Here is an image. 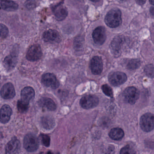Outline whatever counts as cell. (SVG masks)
<instances>
[{
	"label": "cell",
	"instance_id": "836d02e7",
	"mask_svg": "<svg viewBox=\"0 0 154 154\" xmlns=\"http://www.w3.org/2000/svg\"><path fill=\"white\" fill-rule=\"evenodd\" d=\"M154 8H153V7H151V8H150V13H151V14H152V16H154Z\"/></svg>",
	"mask_w": 154,
	"mask_h": 154
},
{
	"label": "cell",
	"instance_id": "6da1fadb",
	"mask_svg": "<svg viewBox=\"0 0 154 154\" xmlns=\"http://www.w3.org/2000/svg\"><path fill=\"white\" fill-rule=\"evenodd\" d=\"M121 11L118 8H113L110 10L105 17L106 25L112 28L117 27L121 24Z\"/></svg>",
	"mask_w": 154,
	"mask_h": 154
},
{
	"label": "cell",
	"instance_id": "e0dca14e",
	"mask_svg": "<svg viewBox=\"0 0 154 154\" xmlns=\"http://www.w3.org/2000/svg\"><path fill=\"white\" fill-rule=\"evenodd\" d=\"M12 114V110L10 106L4 104L0 109V122L4 124L8 123Z\"/></svg>",
	"mask_w": 154,
	"mask_h": 154
},
{
	"label": "cell",
	"instance_id": "4dcf8cb0",
	"mask_svg": "<svg viewBox=\"0 0 154 154\" xmlns=\"http://www.w3.org/2000/svg\"><path fill=\"white\" fill-rule=\"evenodd\" d=\"M134 153L135 152H133V150L129 145H127L122 148L120 152V154H132Z\"/></svg>",
	"mask_w": 154,
	"mask_h": 154
},
{
	"label": "cell",
	"instance_id": "9c48e42d",
	"mask_svg": "<svg viewBox=\"0 0 154 154\" xmlns=\"http://www.w3.org/2000/svg\"><path fill=\"white\" fill-rule=\"evenodd\" d=\"M42 82L47 87L56 89L59 86V83L54 75L47 73L42 75Z\"/></svg>",
	"mask_w": 154,
	"mask_h": 154
},
{
	"label": "cell",
	"instance_id": "7a4b0ae2",
	"mask_svg": "<svg viewBox=\"0 0 154 154\" xmlns=\"http://www.w3.org/2000/svg\"><path fill=\"white\" fill-rule=\"evenodd\" d=\"M23 145L27 151L29 152H35L39 147V140L35 134L29 133L24 138Z\"/></svg>",
	"mask_w": 154,
	"mask_h": 154
},
{
	"label": "cell",
	"instance_id": "603a6c76",
	"mask_svg": "<svg viewBox=\"0 0 154 154\" xmlns=\"http://www.w3.org/2000/svg\"><path fill=\"white\" fill-rule=\"evenodd\" d=\"M84 42V37L82 36H78L75 38L74 42V47L76 50H81L82 48L83 45V43Z\"/></svg>",
	"mask_w": 154,
	"mask_h": 154
},
{
	"label": "cell",
	"instance_id": "f1b7e54d",
	"mask_svg": "<svg viewBox=\"0 0 154 154\" xmlns=\"http://www.w3.org/2000/svg\"><path fill=\"white\" fill-rule=\"evenodd\" d=\"M40 136L42 144L45 146H49L50 143V137L48 135H45V134H41Z\"/></svg>",
	"mask_w": 154,
	"mask_h": 154
},
{
	"label": "cell",
	"instance_id": "277c9868",
	"mask_svg": "<svg viewBox=\"0 0 154 154\" xmlns=\"http://www.w3.org/2000/svg\"><path fill=\"white\" fill-rule=\"evenodd\" d=\"M140 125L142 130L149 132L154 129V115L152 113H146L141 116Z\"/></svg>",
	"mask_w": 154,
	"mask_h": 154
},
{
	"label": "cell",
	"instance_id": "4316f807",
	"mask_svg": "<svg viewBox=\"0 0 154 154\" xmlns=\"http://www.w3.org/2000/svg\"><path fill=\"white\" fill-rule=\"evenodd\" d=\"M102 90L103 93L110 97H113V92L112 89L108 85H103L102 86Z\"/></svg>",
	"mask_w": 154,
	"mask_h": 154
},
{
	"label": "cell",
	"instance_id": "30bf717a",
	"mask_svg": "<svg viewBox=\"0 0 154 154\" xmlns=\"http://www.w3.org/2000/svg\"><path fill=\"white\" fill-rule=\"evenodd\" d=\"M124 42L123 37L117 36L115 37L112 41L110 45L112 54L115 57H119L120 55L121 49L122 44Z\"/></svg>",
	"mask_w": 154,
	"mask_h": 154
},
{
	"label": "cell",
	"instance_id": "d6986e66",
	"mask_svg": "<svg viewBox=\"0 0 154 154\" xmlns=\"http://www.w3.org/2000/svg\"><path fill=\"white\" fill-rule=\"evenodd\" d=\"M18 8V5L12 0H0V9L7 11H14Z\"/></svg>",
	"mask_w": 154,
	"mask_h": 154
},
{
	"label": "cell",
	"instance_id": "ba28073f",
	"mask_svg": "<svg viewBox=\"0 0 154 154\" xmlns=\"http://www.w3.org/2000/svg\"><path fill=\"white\" fill-rule=\"evenodd\" d=\"M109 81L113 86H119L125 82L127 80L126 74L120 72H112L109 75Z\"/></svg>",
	"mask_w": 154,
	"mask_h": 154
},
{
	"label": "cell",
	"instance_id": "7c38bea8",
	"mask_svg": "<svg viewBox=\"0 0 154 154\" xmlns=\"http://www.w3.org/2000/svg\"><path fill=\"white\" fill-rule=\"evenodd\" d=\"M52 9L56 19L58 21L64 20L68 15L67 9L62 2L53 6Z\"/></svg>",
	"mask_w": 154,
	"mask_h": 154
},
{
	"label": "cell",
	"instance_id": "7402d4cb",
	"mask_svg": "<svg viewBox=\"0 0 154 154\" xmlns=\"http://www.w3.org/2000/svg\"><path fill=\"white\" fill-rule=\"evenodd\" d=\"M124 132L120 128H116L112 129L109 133V136L112 139L119 140L124 137Z\"/></svg>",
	"mask_w": 154,
	"mask_h": 154
},
{
	"label": "cell",
	"instance_id": "4fadbf2b",
	"mask_svg": "<svg viewBox=\"0 0 154 154\" xmlns=\"http://www.w3.org/2000/svg\"><path fill=\"white\" fill-rule=\"evenodd\" d=\"M92 37L95 44L101 45L103 44L106 39V31L103 26L95 29L92 34Z\"/></svg>",
	"mask_w": 154,
	"mask_h": 154
},
{
	"label": "cell",
	"instance_id": "e575fe53",
	"mask_svg": "<svg viewBox=\"0 0 154 154\" xmlns=\"http://www.w3.org/2000/svg\"><path fill=\"white\" fill-rule=\"evenodd\" d=\"M149 2L151 5H154V0H149Z\"/></svg>",
	"mask_w": 154,
	"mask_h": 154
},
{
	"label": "cell",
	"instance_id": "ffe728a7",
	"mask_svg": "<svg viewBox=\"0 0 154 154\" xmlns=\"http://www.w3.org/2000/svg\"><path fill=\"white\" fill-rule=\"evenodd\" d=\"M39 106L49 111H54L57 108L56 104L53 100L47 97L41 98L38 102Z\"/></svg>",
	"mask_w": 154,
	"mask_h": 154
},
{
	"label": "cell",
	"instance_id": "484cf974",
	"mask_svg": "<svg viewBox=\"0 0 154 154\" xmlns=\"http://www.w3.org/2000/svg\"><path fill=\"white\" fill-rule=\"evenodd\" d=\"M17 107L20 111L21 112H26L28 109L29 103L24 102L20 100L18 101Z\"/></svg>",
	"mask_w": 154,
	"mask_h": 154
},
{
	"label": "cell",
	"instance_id": "d6a6232c",
	"mask_svg": "<svg viewBox=\"0 0 154 154\" xmlns=\"http://www.w3.org/2000/svg\"><path fill=\"white\" fill-rule=\"evenodd\" d=\"M73 2L75 4H79V3H82L83 2L84 0H72Z\"/></svg>",
	"mask_w": 154,
	"mask_h": 154
},
{
	"label": "cell",
	"instance_id": "52a82bcc",
	"mask_svg": "<svg viewBox=\"0 0 154 154\" xmlns=\"http://www.w3.org/2000/svg\"><path fill=\"white\" fill-rule=\"evenodd\" d=\"M140 93L138 90L133 86L126 88L123 93V96L125 100L131 104L136 102L139 98Z\"/></svg>",
	"mask_w": 154,
	"mask_h": 154
},
{
	"label": "cell",
	"instance_id": "5bb4252c",
	"mask_svg": "<svg viewBox=\"0 0 154 154\" xmlns=\"http://www.w3.org/2000/svg\"><path fill=\"white\" fill-rule=\"evenodd\" d=\"M2 97L5 100H10L16 95L15 88L11 83H8L3 85L0 92Z\"/></svg>",
	"mask_w": 154,
	"mask_h": 154
},
{
	"label": "cell",
	"instance_id": "9a60e30c",
	"mask_svg": "<svg viewBox=\"0 0 154 154\" xmlns=\"http://www.w3.org/2000/svg\"><path fill=\"white\" fill-rule=\"evenodd\" d=\"M91 68L92 73L95 75L100 74L103 69V64L101 58L99 56H94L91 62Z\"/></svg>",
	"mask_w": 154,
	"mask_h": 154
},
{
	"label": "cell",
	"instance_id": "1f68e13d",
	"mask_svg": "<svg viewBox=\"0 0 154 154\" xmlns=\"http://www.w3.org/2000/svg\"><path fill=\"white\" fill-rule=\"evenodd\" d=\"M138 5L140 6H143L146 3V0H135Z\"/></svg>",
	"mask_w": 154,
	"mask_h": 154
},
{
	"label": "cell",
	"instance_id": "f546056e",
	"mask_svg": "<svg viewBox=\"0 0 154 154\" xmlns=\"http://www.w3.org/2000/svg\"><path fill=\"white\" fill-rule=\"evenodd\" d=\"M35 0H27L25 4L26 8L29 10L33 9L35 7Z\"/></svg>",
	"mask_w": 154,
	"mask_h": 154
},
{
	"label": "cell",
	"instance_id": "d4e9b609",
	"mask_svg": "<svg viewBox=\"0 0 154 154\" xmlns=\"http://www.w3.org/2000/svg\"><path fill=\"white\" fill-rule=\"evenodd\" d=\"M9 29L5 25L0 23V38H5L8 35Z\"/></svg>",
	"mask_w": 154,
	"mask_h": 154
},
{
	"label": "cell",
	"instance_id": "5b68a950",
	"mask_svg": "<svg viewBox=\"0 0 154 154\" xmlns=\"http://www.w3.org/2000/svg\"><path fill=\"white\" fill-rule=\"evenodd\" d=\"M43 53L41 47L39 45L35 44L29 48L26 54V58L31 62H35L41 59Z\"/></svg>",
	"mask_w": 154,
	"mask_h": 154
},
{
	"label": "cell",
	"instance_id": "2e32d148",
	"mask_svg": "<svg viewBox=\"0 0 154 154\" xmlns=\"http://www.w3.org/2000/svg\"><path fill=\"white\" fill-rule=\"evenodd\" d=\"M20 143L16 137H13L7 144L6 147V154L18 153L20 150Z\"/></svg>",
	"mask_w": 154,
	"mask_h": 154
},
{
	"label": "cell",
	"instance_id": "3957f363",
	"mask_svg": "<svg viewBox=\"0 0 154 154\" xmlns=\"http://www.w3.org/2000/svg\"><path fill=\"white\" fill-rule=\"evenodd\" d=\"M18 50V48L14 47L12 49L11 54L5 57L3 61V66L8 71L13 70L17 63Z\"/></svg>",
	"mask_w": 154,
	"mask_h": 154
},
{
	"label": "cell",
	"instance_id": "8992f818",
	"mask_svg": "<svg viewBox=\"0 0 154 154\" xmlns=\"http://www.w3.org/2000/svg\"><path fill=\"white\" fill-rule=\"evenodd\" d=\"M82 108L86 109L96 107L99 103V98L94 95H87L83 97L80 102Z\"/></svg>",
	"mask_w": 154,
	"mask_h": 154
},
{
	"label": "cell",
	"instance_id": "8fae6325",
	"mask_svg": "<svg viewBox=\"0 0 154 154\" xmlns=\"http://www.w3.org/2000/svg\"><path fill=\"white\" fill-rule=\"evenodd\" d=\"M43 39L47 43H59L61 40L59 32L55 29H48L45 31L43 35Z\"/></svg>",
	"mask_w": 154,
	"mask_h": 154
},
{
	"label": "cell",
	"instance_id": "ac0fdd59",
	"mask_svg": "<svg viewBox=\"0 0 154 154\" xmlns=\"http://www.w3.org/2000/svg\"><path fill=\"white\" fill-rule=\"evenodd\" d=\"M35 96V92L32 87H25L21 91V100L24 102L29 103V102L34 100Z\"/></svg>",
	"mask_w": 154,
	"mask_h": 154
},
{
	"label": "cell",
	"instance_id": "83f0119b",
	"mask_svg": "<svg viewBox=\"0 0 154 154\" xmlns=\"http://www.w3.org/2000/svg\"><path fill=\"white\" fill-rule=\"evenodd\" d=\"M145 73L147 75L153 78L154 77V66L153 65L149 64L146 66L144 69Z\"/></svg>",
	"mask_w": 154,
	"mask_h": 154
},
{
	"label": "cell",
	"instance_id": "d590c367",
	"mask_svg": "<svg viewBox=\"0 0 154 154\" xmlns=\"http://www.w3.org/2000/svg\"><path fill=\"white\" fill-rule=\"evenodd\" d=\"M92 2H98L100 1V0H90Z\"/></svg>",
	"mask_w": 154,
	"mask_h": 154
},
{
	"label": "cell",
	"instance_id": "44dd1931",
	"mask_svg": "<svg viewBox=\"0 0 154 154\" xmlns=\"http://www.w3.org/2000/svg\"><path fill=\"white\" fill-rule=\"evenodd\" d=\"M40 122L43 128L46 129H51L55 126L54 119L51 116H44L41 118Z\"/></svg>",
	"mask_w": 154,
	"mask_h": 154
},
{
	"label": "cell",
	"instance_id": "8d00e7d4",
	"mask_svg": "<svg viewBox=\"0 0 154 154\" xmlns=\"http://www.w3.org/2000/svg\"><path fill=\"white\" fill-rule=\"evenodd\" d=\"M120 1H126L127 0H120Z\"/></svg>",
	"mask_w": 154,
	"mask_h": 154
},
{
	"label": "cell",
	"instance_id": "cb8c5ba5",
	"mask_svg": "<svg viewBox=\"0 0 154 154\" xmlns=\"http://www.w3.org/2000/svg\"><path fill=\"white\" fill-rule=\"evenodd\" d=\"M140 66V61L139 59H131L129 61L127 64V67L129 70L137 69Z\"/></svg>",
	"mask_w": 154,
	"mask_h": 154
}]
</instances>
